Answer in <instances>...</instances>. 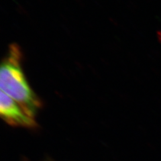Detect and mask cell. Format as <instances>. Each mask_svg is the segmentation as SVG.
Here are the masks:
<instances>
[{
	"label": "cell",
	"mask_w": 161,
	"mask_h": 161,
	"mask_svg": "<svg viewBox=\"0 0 161 161\" xmlns=\"http://www.w3.org/2000/svg\"><path fill=\"white\" fill-rule=\"evenodd\" d=\"M21 62L20 48L17 44H11L0 69V88L16 101L25 113L34 118L41 107V102L28 85Z\"/></svg>",
	"instance_id": "6da1fadb"
},
{
	"label": "cell",
	"mask_w": 161,
	"mask_h": 161,
	"mask_svg": "<svg viewBox=\"0 0 161 161\" xmlns=\"http://www.w3.org/2000/svg\"><path fill=\"white\" fill-rule=\"evenodd\" d=\"M0 114L2 118L11 125L32 128L36 125L34 118L24 112L20 105L12 97L1 91Z\"/></svg>",
	"instance_id": "7a4b0ae2"
}]
</instances>
